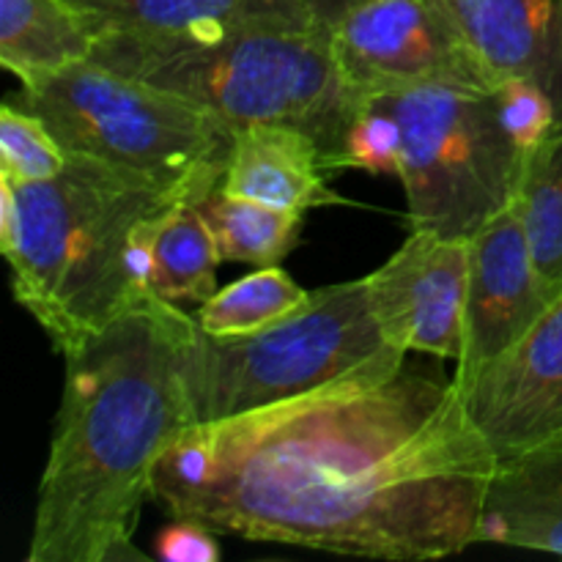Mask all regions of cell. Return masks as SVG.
<instances>
[{
	"instance_id": "obj_2",
	"label": "cell",
	"mask_w": 562,
	"mask_h": 562,
	"mask_svg": "<svg viewBox=\"0 0 562 562\" xmlns=\"http://www.w3.org/2000/svg\"><path fill=\"white\" fill-rule=\"evenodd\" d=\"M195 316L146 291L64 351L66 376L36 492L27 562L143 560L132 538L154 470L198 426L184 355Z\"/></svg>"
},
{
	"instance_id": "obj_20",
	"label": "cell",
	"mask_w": 562,
	"mask_h": 562,
	"mask_svg": "<svg viewBox=\"0 0 562 562\" xmlns=\"http://www.w3.org/2000/svg\"><path fill=\"white\" fill-rule=\"evenodd\" d=\"M519 214L547 294L562 291V126L527 157Z\"/></svg>"
},
{
	"instance_id": "obj_10",
	"label": "cell",
	"mask_w": 562,
	"mask_h": 562,
	"mask_svg": "<svg viewBox=\"0 0 562 562\" xmlns=\"http://www.w3.org/2000/svg\"><path fill=\"white\" fill-rule=\"evenodd\" d=\"M453 384L497 464L562 439V291L519 344Z\"/></svg>"
},
{
	"instance_id": "obj_8",
	"label": "cell",
	"mask_w": 562,
	"mask_h": 562,
	"mask_svg": "<svg viewBox=\"0 0 562 562\" xmlns=\"http://www.w3.org/2000/svg\"><path fill=\"white\" fill-rule=\"evenodd\" d=\"M329 38L346 80L366 99L431 86H499L448 0H366L329 27Z\"/></svg>"
},
{
	"instance_id": "obj_18",
	"label": "cell",
	"mask_w": 562,
	"mask_h": 562,
	"mask_svg": "<svg viewBox=\"0 0 562 562\" xmlns=\"http://www.w3.org/2000/svg\"><path fill=\"white\" fill-rule=\"evenodd\" d=\"M223 261L278 267L296 247L305 214L239 198L217 187L201 201Z\"/></svg>"
},
{
	"instance_id": "obj_21",
	"label": "cell",
	"mask_w": 562,
	"mask_h": 562,
	"mask_svg": "<svg viewBox=\"0 0 562 562\" xmlns=\"http://www.w3.org/2000/svg\"><path fill=\"white\" fill-rule=\"evenodd\" d=\"M66 168V151L49 126L16 102L0 108V176L31 184L47 181Z\"/></svg>"
},
{
	"instance_id": "obj_1",
	"label": "cell",
	"mask_w": 562,
	"mask_h": 562,
	"mask_svg": "<svg viewBox=\"0 0 562 562\" xmlns=\"http://www.w3.org/2000/svg\"><path fill=\"white\" fill-rule=\"evenodd\" d=\"M497 459L459 387L395 368L198 423L154 470L170 519L376 560L481 543Z\"/></svg>"
},
{
	"instance_id": "obj_15",
	"label": "cell",
	"mask_w": 562,
	"mask_h": 562,
	"mask_svg": "<svg viewBox=\"0 0 562 562\" xmlns=\"http://www.w3.org/2000/svg\"><path fill=\"white\" fill-rule=\"evenodd\" d=\"M481 543L562 554V439L499 461L483 503Z\"/></svg>"
},
{
	"instance_id": "obj_7",
	"label": "cell",
	"mask_w": 562,
	"mask_h": 562,
	"mask_svg": "<svg viewBox=\"0 0 562 562\" xmlns=\"http://www.w3.org/2000/svg\"><path fill=\"white\" fill-rule=\"evenodd\" d=\"M376 99L398 124L412 228L472 239L519 198L527 154L494 91L409 88Z\"/></svg>"
},
{
	"instance_id": "obj_23",
	"label": "cell",
	"mask_w": 562,
	"mask_h": 562,
	"mask_svg": "<svg viewBox=\"0 0 562 562\" xmlns=\"http://www.w3.org/2000/svg\"><path fill=\"white\" fill-rule=\"evenodd\" d=\"M494 93H497L505 124L514 132L516 143H519V148L527 157H530L552 132H558V113H554L552 99H549L538 86L519 80V77H508V80H499Z\"/></svg>"
},
{
	"instance_id": "obj_13",
	"label": "cell",
	"mask_w": 562,
	"mask_h": 562,
	"mask_svg": "<svg viewBox=\"0 0 562 562\" xmlns=\"http://www.w3.org/2000/svg\"><path fill=\"white\" fill-rule=\"evenodd\" d=\"M327 176L322 148L311 135L294 126L250 124L236 130L220 187L231 195L305 214L349 203L329 187Z\"/></svg>"
},
{
	"instance_id": "obj_12",
	"label": "cell",
	"mask_w": 562,
	"mask_h": 562,
	"mask_svg": "<svg viewBox=\"0 0 562 562\" xmlns=\"http://www.w3.org/2000/svg\"><path fill=\"white\" fill-rule=\"evenodd\" d=\"M497 80L541 88L562 126V0H448Z\"/></svg>"
},
{
	"instance_id": "obj_9",
	"label": "cell",
	"mask_w": 562,
	"mask_h": 562,
	"mask_svg": "<svg viewBox=\"0 0 562 562\" xmlns=\"http://www.w3.org/2000/svg\"><path fill=\"white\" fill-rule=\"evenodd\" d=\"M373 316L393 349L461 360L470 294V239L412 228L409 239L368 274Z\"/></svg>"
},
{
	"instance_id": "obj_19",
	"label": "cell",
	"mask_w": 562,
	"mask_h": 562,
	"mask_svg": "<svg viewBox=\"0 0 562 562\" xmlns=\"http://www.w3.org/2000/svg\"><path fill=\"white\" fill-rule=\"evenodd\" d=\"M307 302H311V291L296 285V280L285 269L258 267V272L214 291L206 302L198 305L192 316L206 335L236 338V335L261 333L294 316Z\"/></svg>"
},
{
	"instance_id": "obj_11",
	"label": "cell",
	"mask_w": 562,
	"mask_h": 562,
	"mask_svg": "<svg viewBox=\"0 0 562 562\" xmlns=\"http://www.w3.org/2000/svg\"><path fill=\"white\" fill-rule=\"evenodd\" d=\"M549 305L552 296L547 294L519 203L514 201L470 239L464 355L453 379L472 376L519 344Z\"/></svg>"
},
{
	"instance_id": "obj_24",
	"label": "cell",
	"mask_w": 562,
	"mask_h": 562,
	"mask_svg": "<svg viewBox=\"0 0 562 562\" xmlns=\"http://www.w3.org/2000/svg\"><path fill=\"white\" fill-rule=\"evenodd\" d=\"M217 536L220 532L201 521L173 519L154 538V558L165 562H217L223 558Z\"/></svg>"
},
{
	"instance_id": "obj_17",
	"label": "cell",
	"mask_w": 562,
	"mask_h": 562,
	"mask_svg": "<svg viewBox=\"0 0 562 562\" xmlns=\"http://www.w3.org/2000/svg\"><path fill=\"white\" fill-rule=\"evenodd\" d=\"M201 201L203 198H184L176 203L148 245V289L173 305H201L217 291V267L223 258Z\"/></svg>"
},
{
	"instance_id": "obj_4",
	"label": "cell",
	"mask_w": 562,
	"mask_h": 562,
	"mask_svg": "<svg viewBox=\"0 0 562 562\" xmlns=\"http://www.w3.org/2000/svg\"><path fill=\"white\" fill-rule=\"evenodd\" d=\"M91 58L212 110L234 130L294 126L338 173L346 132L366 97L335 58L327 25H258L212 36L93 38Z\"/></svg>"
},
{
	"instance_id": "obj_25",
	"label": "cell",
	"mask_w": 562,
	"mask_h": 562,
	"mask_svg": "<svg viewBox=\"0 0 562 562\" xmlns=\"http://www.w3.org/2000/svg\"><path fill=\"white\" fill-rule=\"evenodd\" d=\"M300 3L305 5L316 20H322L324 25L333 27L340 16L349 14L351 9H357V5L366 3V0H300Z\"/></svg>"
},
{
	"instance_id": "obj_5",
	"label": "cell",
	"mask_w": 562,
	"mask_h": 562,
	"mask_svg": "<svg viewBox=\"0 0 562 562\" xmlns=\"http://www.w3.org/2000/svg\"><path fill=\"white\" fill-rule=\"evenodd\" d=\"M11 102L36 113L71 157L190 195H209L223 184L236 137L212 110L93 58L27 82Z\"/></svg>"
},
{
	"instance_id": "obj_6",
	"label": "cell",
	"mask_w": 562,
	"mask_h": 562,
	"mask_svg": "<svg viewBox=\"0 0 562 562\" xmlns=\"http://www.w3.org/2000/svg\"><path fill=\"white\" fill-rule=\"evenodd\" d=\"M406 366L379 329L368 274L311 291L294 316L252 335L187 340L184 373L198 423L245 415L313 390Z\"/></svg>"
},
{
	"instance_id": "obj_3",
	"label": "cell",
	"mask_w": 562,
	"mask_h": 562,
	"mask_svg": "<svg viewBox=\"0 0 562 562\" xmlns=\"http://www.w3.org/2000/svg\"><path fill=\"white\" fill-rule=\"evenodd\" d=\"M190 192L66 154L47 181L0 176V250L14 300L55 351L108 327L148 289V245L165 214Z\"/></svg>"
},
{
	"instance_id": "obj_16",
	"label": "cell",
	"mask_w": 562,
	"mask_h": 562,
	"mask_svg": "<svg viewBox=\"0 0 562 562\" xmlns=\"http://www.w3.org/2000/svg\"><path fill=\"white\" fill-rule=\"evenodd\" d=\"M93 33L66 0H0V64L20 86L91 58Z\"/></svg>"
},
{
	"instance_id": "obj_14",
	"label": "cell",
	"mask_w": 562,
	"mask_h": 562,
	"mask_svg": "<svg viewBox=\"0 0 562 562\" xmlns=\"http://www.w3.org/2000/svg\"><path fill=\"white\" fill-rule=\"evenodd\" d=\"M99 36H212L258 25H324L300 0H66ZM329 27V25H327Z\"/></svg>"
},
{
	"instance_id": "obj_22",
	"label": "cell",
	"mask_w": 562,
	"mask_h": 562,
	"mask_svg": "<svg viewBox=\"0 0 562 562\" xmlns=\"http://www.w3.org/2000/svg\"><path fill=\"white\" fill-rule=\"evenodd\" d=\"M338 170H366L376 176H398L401 135L398 124L382 102L366 99L346 132Z\"/></svg>"
}]
</instances>
